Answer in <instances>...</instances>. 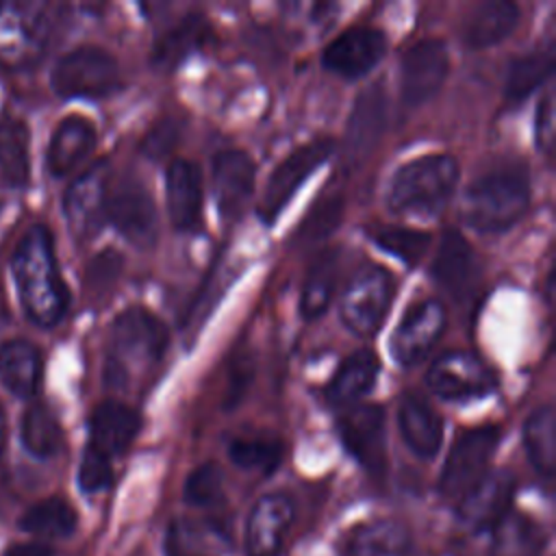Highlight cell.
<instances>
[{"mask_svg": "<svg viewBox=\"0 0 556 556\" xmlns=\"http://www.w3.org/2000/svg\"><path fill=\"white\" fill-rule=\"evenodd\" d=\"M11 274L26 317L39 328L56 326L67 311L70 291L59 271L52 235L46 226H30L11 254Z\"/></svg>", "mask_w": 556, "mask_h": 556, "instance_id": "cell-1", "label": "cell"}, {"mask_svg": "<svg viewBox=\"0 0 556 556\" xmlns=\"http://www.w3.org/2000/svg\"><path fill=\"white\" fill-rule=\"evenodd\" d=\"M528 202V174L521 167H502L478 176L467 187L460 217L478 232H504L521 219Z\"/></svg>", "mask_w": 556, "mask_h": 556, "instance_id": "cell-2", "label": "cell"}, {"mask_svg": "<svg viewBox=\"0 0 556 556\" xmlns=\"http://www.w3.org/2000/svg\"><path fill=\"white\" fill-rule=\"evenodd\" d=\"M458 163L450 154H426L404 163L391 180L387 204L400 215L432 217L452 200Z\"/></svg>", "mask_w": 556, "mask_h": 556, "instance_id": "cell-3", "label": "cell"}, {"mask_svg": "<svg viewBox=\"0 0 556 556\" xmlns=\"http://www.w3.org/2000/svg\"><path fill=\"white\" fill-rule=\"evenodd\" d=\"M169 343L167 326L146 308L132 306L117 315L111 326L106 358L109 384H124L128 378L161 361Z\"/></svg>", "mask_w": 556, "mask_h": 556, "instance_id": "cell-4", "label": "cell"}, {"mask_svg": "<svg viewBox=\"0 0 556 556\" xmlns=\"http://www.w3.org/2000/svg\"><path fill=\"white\" fill-rule=\"evenodd\" d=\"M50 30L48 4L26 0L0 2V63L17 70L39 61Z\"/></svg>", "mask_w": 556, "mask_h": 556, "instance_id": "cell-5", "label": "cell"}, {"mask_svg": "<svg viewBox=\"0 0 556 556\" xmlns=\"http://www.w3.org/2000/svg\"><path fill=\"white\" fill-rule=\"evenodd\" d=\"M50 80L63 98L98 100L119 89V65L106 50L80 46L56 61Z\"/></svg>", "mask_w": 556, "mask_h": 556, "instance_id": "cell-6", "label": "cell"}, {"mask_svg": "<svg viewBox=\"0 0 556 556\" xmlns=\"http://www.w3.org/2000/svg\"><path fill=\"white\" fill-rule=\"evenodd\" d=\"M393 291V276L384 267H363L354 274L341 295V321L358 337H374L389 313Z\"/></svg>", "mask_w": 556, "mask_h": 556, "instance_id": "cell-7", "label": "cell"}, {"mask_svg": "<svg viewBox=\"0 0 556 556\" xmlns=\"http://www.w3.org/2000/svg\"><path fill=\"white\" fill-rule=\"evenodd\" d=\"M500 443L497 426H480L463 432L443 465L439 478V491L445 500L458 502L465 493H469L489 471V463Z\"/></svg>", "mask_w": 556, "mask_h": 556, "instance_id": "cell-8", "label": "cell"}, {"mask_svg": "<svg viewBox=\"0 0 556 556\" xmlns=\"http://www.w3.org/2000/svg\"><path fill=\"white\" fill-rule=\"evenodd\" d=\"M428 389L445 402H473L497 387L493 369L473 352L454 350L441 354L426 374Z\"/></svg>", "mask_w": 556, "mask_h": 556, "instance_id": "cell-9", "label": "cell"}, {"mask_svg": "<svg viewBox=\"0 0 556 556\" xmlns=\"http://www.w3.org/2000/svg\"><path fill=\"white\" fill-rule=\"evenodd\" d=\"M334 143L330 139H317L300 146L293 150L278 167L271 172L261 202H258V217L265 224H274L282 208L291 202L298 189L306 182V178L332 154Z\"/></svg>", "mask_w": 556, "mask_h": 556, "instance_id": "cell-10", "label": "cell"}, {"mask_svg": "<svg viewBox=\"0 0 556 556\" xmlns=\"http://www.w3.org/2000/svg\"><path fill=\"white\" fill-rule=\"evenodd\" d=\"M106 222L135 248H152L159 237V215L148 189L126 178L115 189H109Z\"/></svg>", "mask_w": 556, "mask_h": 556, "instance_id": "cell-11", "label": "cell"}, {"mask_svg": "<svg viewBox=\"0 0 556 556\" xmlns=\"http://www.w3.org/2000/svg\"><path fill=\"white\" fill-rule=\"evenodd\" d=\"M447 324L445 306L434 298H424L408 306L391 334V356L402 367L421 363L441 339Z\"/></svg>", "mask_w": 556, "mask_h": 556, "instance_id": "cell-12", "label": "cell"}, {"mask_svg": "<svg viewBox=\"0 0 556 556\" xmlns=\"http://www.w3.org/2000/svg\"><path fill=\"white\" fill-rule=\"evenodd\" d=\"M106 198H109L106 163H96L67 187L63 198V213L74 239L87 241L100 232V228L106 222Z\"/></svg>", "mask_w": 556, "mask_h": 556, "instance_id": "cell-13", "label": "cell"}, {"mask_svg": "<svg viewBox=\"0 0 556 556\" xmlns=\"http://www.w3.org/2000/svg\"><path fill=\"white\" fill-rule=\"evenodd\" d=\"M345 450L371 473L384 471L387 437L384 410L378 404H352L337 421Z\"/></svg>", "mask_w": 556, "mask_h": 556, "instance_id": "cell-14", "label": "cell"}, {"mask_svg": "<svg viewBox=\"0 0 556 556\" xmlns=\"http://www.w3.org/2000/svg\"><path fill=\"white\" fill-rule=\"evenodd\" d=\"M402 100L410 106L430 100L450 74V52L441 39H421L402 56Z\"/></svg>", "mask_w": 556, "mask_h": 556, "instance_id": "cell-15", "label": "cell"}, {"mask_svg": "<svg viewBox=\"0 0 556 556\" xmlns=\"http://www.w3.org/2000/svg\"><path fill=\"white\" fill-rule=\"evenodd\" d=\"M384 50L387 39L382 30L371 26H354L326 46L321 63L328 72L343 78H361L380 63Z\"/></svg>", "mask_w": 556, "mask_h": 556, "instance_id": "cell-16", "label": "cell"}, {"mask_svg": "<svg viewBox=\"0 0 556 556\" xmlns=\"http://www.w3.org/2000/svg\"><path fill=\"white\" fill-rule=\"evenodd\" d=\"M256 167L248 152L224 150L215 156L211 169V187L217 211L224 219H235L241 215L243 206L254 193Z\"/></svg>", "mask_w": 556, "mask_h": 556, "instance_id": "cell-17", "label": "cell"}, {"mask_svg": "<svg viewBox=\"0 0 556 556\" xmlns=\"http://www.w3.org/2000/svg\"><path fill=\"white\" fill-rule=\"evenodd\" d=\"M515 476L506 469L486 471V476L458 500V519L471 532L491 530L510 508Z\"/></svg>", "mask_w": 556, "mask_h": 556, "instance_id": "cell-18", "label": "cell"}, {"mask_svg": "<svg viewBox=\"0 0 556 556\" xmlns=\"http://www.w3.org/2000/svg\"><path fill=\"white\" fill-rule=\"evenodd\" d=\"M295 508L289 495L267 493L250 510L245 523L248 556H278L285 536L293 523Z\"/></svg>", "mask_w": 556, "mask_h": 556, "instance_id": "cell-19", "label": "cell"}, {"mask_svg": "<svg viewBox=\"0 0 556 556\" xmlns=\"http://www.w3.org/2000/svg\"><path fill=\"white\" fill-rule=\"evenodd\" d=\"M165 200L169 222L180 232H191L202 222L204 182L198 163L174 159L165 174Z\"/></svg>", "mask_w": 556, "mask_h": 556, "instance_id": "cell-20", "label": "cell"}, {"mask_svg": "<svg viewBox=\"0 0 556 556\" xmlns=\"http://www.w3.org/2000/svg\"><path fill=\"white\" fill-rule=\"evenodd\" d=\"M141 428L135 408L117 400L100 402L89 417V447L113 458L128 450Z\"/></svg>", "mask_w": 556, "mask_h": 556, "instance_id": "cell-21", "label": "cell"}, {"mask_svg": "<svg viewBox=\"0 0 556 556\" xmlns=\"http://www.w3.org/2000/svg\"><path fill=\"white\" fill-rule=\"evenodd\" d=\"M397 426L404 443L415 456H437L443 441V421L426 400L415 393L402 395L397 408Z\"/></svg>", "mask_w": 556, "mask_h": 556, "instance_id": "cell-22", "label": "cell"}, {"mask_svg": "<svg viewBox=\"0 0 556 556\" xmlns=\"http://www.w3.org/2000/svg\"><path fill=\"white\" fill-rule=\"evenodd\" d=\"M96 146V128L89 119L70 115L59 122L54 128L48 152H46V167L50 176L63 178L67 176Z\"/></svg>", "mask_w": 556, "mask_h": 556, "instance_id": "cell-23", "label": "cell"}, {"mask_svg": "<svg viewBox=\"0 0 556 556\" xmlns=\"http://www.w3.org/2000/svg\"><path fill=\"white\" fill-rule=\"evenodd\" d=\"M345 556H415V543L400 521L376 519L350 532Z\"/></svg>", "mask_w": 556, "mask_h": 556, "instance_id": "cell-24", "label": "cell"}, {"mask_svg": "<svg viewBox=\"0 0 556 556\" xmlns=\"http://www.w3.org/2000/svg\"><path fill=\"white\" fill-rule=\"evenodd\" d=\"M211 39V24L202 13H189L167 28L152 48V63L159 70H174Z\"/></svg>", "mask_w": 556, "mask_h": 556, "instance_id": "cell-25", "label": "cell"}, {"mask_svg": "<svg viewBox=\"0 0 556 556\" xmlns=\"http://www.w3.org/2000/svg\"><path fill=\"white\" fill-rule=\"evenodd\" d=\"M228 536L222 526L204 519L178 517L169 523L165 556H224Z\"/></svg>", "mask_w": 556, "mask_h": 556, "instance_id": "cell-26", "label": "cell"}, {"mask_svg": "<svg viewBox=\"0 0 556 556\" xmlns=\"http://www.w3.org/2000/svg\"><path fill=\"white\" fill-rule=\"evenodd\" d=\"M384 111L387 102L380 85H371L356 98L345 130V141L352 159L365 156L378 143L384 128Z\"/></svg>", "mask_w": 556, "mask_h": 556, "instance_id": "cell-27", "label": "cell"}, {"mask_svg": "<svg viewBox=\"0 0 556 556\" xmlns=\"http://www.w3.org/2000/svg\"><path fill=\"white\" fill-rule=\"evenodd\" d=\"M434 280L450 293L463 295L476 276V254L458 230H447L432 263Z\"/></svg>", "mask_w": 556, "mask_h": 556, "instance_id": "cell-28", "label": "cell"}, {"mask_svg": "<svg viewBox=\"0 0 556 556\" xmlns=\"http://www.w3.org/2000/svg\"><path fill=\"white\" fill-rule=\"evenodd\" d=\"M519 24V7L508 0H489L478 4L465 20L463 39L480 50L504 41Z\"/></svg>", "mask_w": 556, "mask_h": 556, "instance_id": "cell-29", "label": "cell"}, {"mask_svg": "<svg viewBox=\"0 0 556 556\" xmlns=\"http://www.w3.org/2000/svg\"><path fill=\"white\" fill-rule=\"evenodd\" d=\"M41 378V354L24 341L11 339L0 345V382L17 397H30Z\"/></svg>", "mask_w": 556, "mask_h": 556, "instance_id": "cell-30", "label": "cell"}, {"mask_svg": "<svg viewBox=\"0 0 556 556\" xmlns=\"http://www.w3.org/2000/svg\"><path fill=\"white\" fill-rule=\"evenodd\" d=\"M380 371L378 356L363 348L352 352L334 371L328 384V400L334 406H352L365 393L371 391Z\"/></svg>", "mask_w": 556, "mask_h": 556, "instance_id": "cell-31", "label": "cell"}, {"mask_svg": "<svg viewBox=\"0 0 556 556\" xmlns=\"http://www.w3.org/2000/svg\"><path fill=\"white\" fill-rule=\"evenodd\" d=\"M491 530V556H539L543 552L545 532L523 513H506Z\"/></svg>", "mask_w": 556, "mask_h": 556, "instance_id": "cell-32", "label": "cell"}, {"mask_svg": "<svg viewBox=\"0 0 556 556\" xmlns=\"http://www.w3.org/2000/svg\"><path fill=\"white\" fill-rule=\"evenodd\" d=\"M0 176L15 189L26 187L30 178V132L17 117L0 119Z\"/></svg>", "mask_w": 556, "mask_h": 556, "instance_id": "cell-33", "label": "cell"}, {"mask_svg": "<svg viewBox=\"0 0 556 556\" xmlns=\"http://www.w3.org/2000/svg\"><path fill=\"white\" fill-rule=\"evenodd\" d=\"M523 447L532 467L549 478L556 467V417L549 404L528 415L523 424Z\"/></svg>", "mask_w": 556, "mask_h": 556, "instance_id": "cell-34", "label": "cell"}, {"mask_svg": "<svg viewBox=\"0 0 556 556\" xmlns=\"http://www.w3.org/2000/svg\"><path fill=\"white\" fill-rule=\"evenodd\" d=\"M20 439L35 458H50L63 445V430L46 404H30L20 421Z\"/></svg>", "mask_w": 556, "mask_h": 556, "instance_id": "cell-35", "label": "cell"}, {"mask_svg": "<svg viewBox=\"0 0 556 556\" xmlns=\"http://www.w3.org/2000/svg\"><path fill=\"white\" fill-rule=\"evenodd\" d=\"M554 67V52L552 48L532 50L530 54L517 56L510 61L504 80V93L508 102L526 100L543 80L552 74Z\"/></svg>", "mask_w": 556, "mask_h": 556, "instance_id": "cell-36", "label": "cell"}, {"mask_svg": "<svg viewBox=\"0 0 556 556\" xmlns=\"http://www.w3.org/2000/svg\"><path fill=\"white\" fill-rule=\"evenodd\" d=\"M20 528L24 532L41 536V539L70 536L76 528V513L65 500L48 497V500L33 504L20 517Z\"/></svg>", "mask_w": 556, "mask_h": 556, "instance_id": "cell-37", "label": "cell"}, {"mask_svg": "<svg viewBox=\"0 0 556 556\" xmlns=\"http://www.w3.org/2000/svg\"><path fill=\"white\" fill-rule=\"evenodd\" d=\"M337 267H339V258L334 250L321 254L313 263L300 298V311L306 319H317L328 308L332 300L334 282H337Z\"/></svg>", "mask_w": 556, "mask_h": 556, "instance_id": "cell-38", "label": "cell"}, {"mask_svg": "<svg viewBox=\"0 0 556 556\" xmlns=\"http://www.w3.org/2000/svg\"><path fill=\"white\" fill-rule=\"evenodd\" d=\"M371 241L389 252L391 256L404 261L408 267H415L430 248V232L415 230V228H400V226H380L369 232Z\"/></svg>", "mask_w": 556, "mask_h": 556, "instance_id": "cell-39", "label": "cell"}, {"mask_svg": "<svg viewBox=\"0 0 556 556\" xmlns=\"http://www.w3.org/2000/svg\"><path fill=\"white\" fill-rule=\"evenodd\" d=\"M230 460L248 471L269 473L280 465L282 445L276 439L265 437H241L232 439L228 445Z\"/></svg>", "mask_w": 556, "mask_h": 556, "instance_id": "cell-40", "label": "cell"}, {"mask_svg": "<svg viewBox=\"0 0 556 556\" xmlns=\"http://www.w3.org/2000/svg\"><path fill=\"white\" fill-rule=\"evenodd\" d=\"M224 497V473L215 463L193 469L185 482V500L191 506H213Z\"/></svg>", "mask_w": 556, "mask_h": 556, "instance_id": "cell-41", "label": "cell"}, {"mask_svg": "<svg viewBox=\"0 0 556 556\" xmlns=\"http://www.w3.org/2000/svg\"><path fill=\"white\" fill-rule=\"evenodd\" d=\"M113 478V469H111V458H106L104 454L91 450L87 445L80 467H78V484L85 493H96L102 491L111 484Z\"/></svg>", "mask_w": 556, "mask_h": 556, "instance_id": "cell-42", "label": "cell"}, {"mask_svg": "<svg viewBox=\"0 0 556 556\" xmlns=\"http://www.w3.org/2000/svg\"><path fill=\"white\" fill-rule=\"evenodd\" d=\"M178 135H180V126L174 119H163V122L154 124L141 141L143 156H148L152 161L167 156L174 150V146L178 143Z\"/></svg>", "mask_w": 556, "mask_h": 556, "instance_id": "cell-43", "label": "cell"}, {"mask_svg": "<svg viewBox=\"0 0 556 556\" xmlns=\"http://www.w3.org/2000/svg\"><path fill=\"white\" fill-rule=\"evenodd\" d=\"M341 213H343V204L339 198H330L324 204L315 206L306 217V222L302 224L304 239H319L332 232L341 219Z\"/></svg>", "mask_w": 556, "mask_h": 556, "instance_id": "cell-44", "label": "cell"}, {"mask_svg": "<svg viewBox=\"0 0 556 556\" xmlns=\"http://www.w3.org/2000/svg\"><path fill=\"white\" fill-rule=\"evenodd\" d=\"M552 141H554V104H552V93L547 91L536 109V146L549 154Z\"/></svg>", "mask_w": 556, "mask_h": 556, "instance_id": "cell-45", "label": "cell"}, {"mask_svg": "<svg viewBox=\"0 0 556 556\" xmlns=\"http://www.w3.org/2000/svg\"><path fill=\"white\" fill-rule=\"evenodd\" d=\"M4 556H54V549L43 541H28L11 545Z\"/></svg>", "mask_w": 556, "mask_h": 556, "instance_id": "cell-46", "label": "cell"}, {"mask_svg": "<svg viewBox=\"0 0 556 556\" xmlns=\"http://www.w3.org/2000/svg\"><path fill=\"white\" fill-rule=\"evenodd\" d=\"M2 445H4V415L0 408V454H2Z\"/></svg>", "mask_w": 556, "mask_h": 556, "instance_id": "cell-47", "label": "cell"}]
</instances>
